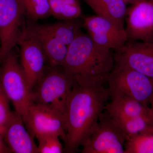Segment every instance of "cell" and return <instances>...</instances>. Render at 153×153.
<instances>
[{
	"mask_svg": "<svg viewBox=\"0 0 153 153\" xmlns=\"http://www.w3.org/2000/svg\"><path fill=\"white\" fill-rule=\"evenodd\" d=\"M111 116L125 134L127 139L137 134L153 128V121L146 118Z\"/></svg>",
	"mask_w": 153,
	"mask_h": 153,
	"instance_id": "18",
	"label": "cell"
},
{
	"mask_svg": "<svg viewBox=\"0 0 153 153\" xmlns=\"http://www.w3.org/2000/svg\"><path fill=\"white\" fill-rule=\"evenodd\" d=\"M24 123L33 137L55 135L63 141L66 138L65 114L47 105L34 102Z\"/></svg>",
	"mask_w": 153,
	"mask_h": 153,
	"instance_id": "8",
	"label": "cell"
},
{
	"mask_svg": "<svg viewBox=\"0 0 153 153\" xmlns=\"http://www.w3.org/2000/svg\"><path fill=\"white\" fill-rule=\"evenodd\" d=\"M73 79L62 67L47 65L43 76L33 90L35 103L47 105L65 114Z\"/></svg>",
	"mask_w": 153,
	"mask_h": 153,
	"instance_id": "4",
	"label": "cell"
},
{
	"mask_svg": "<svg viewBox=\"0 0 153 153\" xmlns=\"http://www.w3.org/2000/svg\"><path fill=\"white\" fill-rule=\"evenodd\" d=\"M83 28L91 40L104 49L116 50L128 41L124 26L96 15L83 17Z\"/></svg>",
	"mask_w": 153,
	"mask_h": 153,
	"instance_id": "9",
	"label": "cell"
},
{
	"mask_svg": "<svg viewBox=\"0 0 153 153\" xmlns=\"http://www.w3.org/2000/svg\"><path fill=\"white\" fill-rule=\"evenodd\" d=\"M114 51L115 62L125 64L153 79V42L127 41Z\"/></svg>",
	"mask_w": 153,
	"mask_h": 153,
	"instance_id": "12",
	"label": "cell"
},
{
	"mask_svg": "<svg viewBox=\"0 0 153 153\" xmlns=\"http://www.w3.org/2000/svg\"><path fill=\"white\" fill-rule=\"evenodd\" d=\"M109 94L110 101L107 104L105 110L111 116L142 117L153 121L149 105L120 94L109 92Z\"/></svg>",
	"mask_w": 153,
	"mask_h": 153,
	"instance_id": "15",
	"label": "cell"
},
{
	"mask_svg": "<svg viewBox=\"0 0 153 153\" xmlns=\"http://www.w3.org/2000/svg\"><path fill=\"white\" fill-rule=\"evenodd\" d=\"M114 63L112 50L99 47L82 32L68 47L62 67L72 78H108Z\"/></svg>",
	"mask_w": 153,
	"mask_h": 153,
	"instance_id": "2",
	"label": "cell"
},
{
	"mask_svg": "<svg viewBox=\"0 0 153 153\" xmlns=\"http://www.w3.org/2000/svg\"><path fill=\"white\" fill-rule=\"evenodd\" d=\"M51 16L60 21L82 17L79 0H48Z\"/></svg>",
	"mask_w": 153,
	"mask_h": 153,
	"instance_id": "17",
	"label": "cell"
},
{
	"mask_svg": "<svg viewBox=\"0 0 153 153\" xmlns=\"http://www.w3.org/2000/svg\"><path fill=\"white\" fill-rule=\"evenodd\" d=\"M65 111L64 152H76L90 136L110 100L107 78L74 77Z\"/></svg>",
	"mask_w": 153,
	"mask_h": 153,
	"instance_id": "1",
	"label": "cell"
},
{
	"mask_svg": "<svg viewBox=\"0 0 153 153\" xmlns=\"http://www.w3.org/2000/svg\"><path fill=\"white\" fill-rule=\"evenodd\" d=\"M0 84L17 112L25 122L34 103L33 89L25 76L19 55L11 50L0 64Z\"/></svg>",
	"mask_w": 153,
	"mask_h": 153,
	"instance_id": "3",
	"label": "cell"
},
{
	"mask_svg": "<svg viewBox=\"0 0 153 153\" xmlns=\"http://www.w3.org/2000/svg\"><path fill=\"white\" fill-rule=\"evenodd\" d=\"M150 108L151 110V112H152V116L153 119V100L151 103Z\"/></svg>",
	"mask_w": 153,
	"mask_h": 153,
	"instance_id": "25",
	"label": "cell"
},
{
	"mask_svg": "<svg viewBox=\"0 0 153 153\" xmlns=\"http://www.w3.org/2000/svg\"><path fill=\"white\" fill-rule=\"evenodd\" d=\"M127 138L105 109L93 132L82 146V153H125Z\"/></svg>",
	"mask_w": 153,
	"mask_h": 153,
	"instance_id": "6",
	"label": "cell"
},
{
	"mask_svg": "<svg viewBox=\"0 0 153 153\" xmlns=\"http://www.w3.org/2000/svg\"><path fill=\"white\" fill-rule=\"evenodd\" d=\"M11 153L2 137L0 134V153Z\"/></svg>",
	"mask_w": 153,
	"mask_h": 153,
	"instance_id": "23",
	"label": "cell"
},
{
	"mask_svg": "<svg viewBox=\"0 0 153 153\" xmlns=\"http://www.w3.org/2000/svg\"><path fill=\"white\" fill-rule=\"evenodd\" d=\"M125 22L128 41L153 42V0H139L131 4Z\"/></svg>",
	"mask_w": 153,
	"mask_h": 153,
	"instance_id": "10",
	"label": "cell"
},
{
	"mask_svg": "<svg viewBox=\"0 0 153 153\" xmlns=\"http://www.w3.org/2000/svg\"><path fill=\"white\" fill-rule=\"evenodd\" d=\"M27 20L37 22L51 16L48 0H19Z\"/></svg>",
	"mask_w": 153,
	"mask_h": 153,
	"instance_id": "20",
	"label": "cell"
},
{
	"mask_svg": "<svg viewBox=\"0 0 153 153\" xmlns=\"http://www.w3.org/2000/svg\"><path fill=\"white\" fill-rule=\"evenodd\" d=\"M10 100L0 84V134L2 137L12 114Z\"/></svg>",
	"mask_w": 153,
	"mask_h": 153,
	"instance_id": "22",
	"label": "cell"
},
{
	"mask_svg": "<svg viewBox=\"0 0 153 153\" xmlns=\"http://www.w3.org/2000/svg\"><path fill=\"white\" fill-rule=\"evenodd\" d=\"M26 127L21 116L12 112L3 136L11 153H38V146Z\"/></svg>",
	"mask_w": 153,
	"mask_h": 153,
	"instance_id": "14",
	"label": "cell"
},
{
	"mask_svg": "<svg viewBox=\"0 0 153 153\" xmlns=\"http://www.w3.org/2000/svg\"><path fill=\"white\" fill-rule=\"evenodd\" d=\"M23 34L34 39L39 44L45 55L47 65L52 67L63 66L69 47L45 29L43 24L27 20Z\"/></svg>",
	"mask_w": 153,
	"mask_h": 153,
	"instance_id": "11",
	"label": "cell"
},
{
	"mask_svg": "<svg viewBox=\"0 0 153 153\" xmlns=\"http://www.w3.org/2000/svg\"><path fill=\"white\" fill-rule=\"evenodd\" d=\"M109 92L123 94L149 105L153 100V79L115 62L107 80Z\"/></svg>",
	"mask_w": 153,
	"mask_h": 153,
	"instance_id": "5",
	"label": "cell"
},
{
	"mask_svg": "<svg viewBox=\"0 0 153 153\" xmlns=\"http://www.w3.org/2000/svg\"><path fill=\"white\" fill-rule=\"evenodd\" d=\"M2 60L1 59V57H0V64H1V62Z\"/></svg>",
	"mask_w": 153,
	"mask_h": 153,
	"instance_id": "26",
	"label": "cell"
},
{
	"mask_svg": "<svg viewBox=\"0 0 153 153\" xmlns=\"http://www.w3.org/2000/svg\"><path fill=\"white\" fill-rule=\"evenodd\" d=\"M60 137L55 135H47L37 138L38 153H62L64 147L60 143Z\"/></svg>",
	"mask_w": 153,
	"mask_h": 153,
	"instance_id": "21",
	"label": "cell"
},
{
	"mask_svg": "<svg viewBox=\"0 0 153 153\" xmlns=\"http://www.w3.org/2000/svg\"><path fill=\"white\" fill-rule=\"evenodd\" d=\"M19 0H0V57L2 60L18 45L26 27Z\"/></svg>",
	"mask_w": 153,
	"mask_h": 153,
	"instance_id": "7",
	"label": "cell"
},
{
	"mask_svg": "<svg viewBox=\"0 0 153 153\" xmlns=\"http://www.w3.org/2000/svg\"><path fill=\"white\" fill-rule=\"evenodd\" d=\"M18 45L20 65L33 90L44 74L47 65L46 57L38 43L23 34Z\"/></svg>",
	"mask_w": 153,
	"mask_h": 153,
	"instance_id": "13",
	"label": "cell"
},
{
	"mask_svg": "<svg viewBox=\"0 0 153 153\" xmlns=\"http://www.w3.org/2000/svg\"><path fill=\"white\" fill-rule=\"evenodd\" d=\"M125 153H153V128L128 138Z\"/></svg>",
	"mask_w": 153,
	"mask_h": 153,
	"instance_id": "19",
	"label": "cell"
},
{
	"mask_svg": "<svg viewBox=\"0 0 153 153\" xmlns=\"http://www.w3.org/2000/svg\"><path fill=\"white\" fill-rule=\"evenodd\" d=\"M96 16L124 26L127 7L124 0H83Z\"/></svg>",
	"mask_w": 153,
	"mask_h": 153,
	"instance_id": "16",
	"label": "cell"
},
{
	"mask_svg": "<svg viewBox=\"0 0 153 153\" xmlns=\"http://www.w3.org/2000/svg\"><path fill=\"white\" fill-rule=\"evenodd\" d=\"M139 0H124L126 4H133L134 3L138 1Z\"/></svg>",
	"mask_w": 153,
	"mask_h": 153,
	"instance_id": "24",
	"label": "cell"
}]
</instances>
